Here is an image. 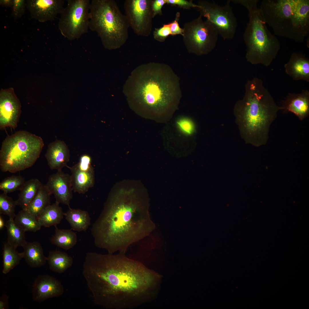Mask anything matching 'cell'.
Returning <instances> with one entry per match:
<instances>
[{
    "label": "cell",
    "instance_id": "cell-26",
    "mask_svg": "<svg viewBox=\"0 0 309 309\" xmlns=\"http://www.w3.org/2000/svg\"><path fill=\"white\" fill-rule=\"evenodd\" d=\"M52 194L46 185H42L26 210L37 218L50 205V196Z\"/></svg>",
    "mask_w": 309,
    "mask_h": 309
},
{
    "label": "cell",
    "instance_id": "cell-4",
    "mask_svg": "<svg viewBox=\"0 0 309 309\" xmlns=\"http://www.w3.org/2000/svg\"><path fill=\"white\" fill-rule=\"evenodd\" d=\"M243 98L235 108L236 119L245 142L256 146L265 144L270 127L280 110L262 80L255 78L245 85Z\"/></svg>",
    "mask_w": 309,
    "mask_h": 309
},
{
    "label": "cell",
    "instance_id": "cell-31",
    "mask_svg": "<svg viewBox=\"0 0 309 309\" xmlns=\"http://www.w3.org/2000/svg\"><path fill=\"white\" fill-rule=\"evenodd\" d=\"M25 182L24 178L20 175L7 177L0 183V189L7 194L17 190L20 191Z\"/></svg>",
    "mask_w": 309,
    "mask_h": 309
},
{
    "label": "cell",
    "instance_id": "cell-1",
    "mask_svg": "<svg viewBox=\"0 0 309 309\" xmlns=\"http://www.w3.org/2000/svg\"><path fill=\"white\" fill-rule=\"evenodd\" d=\"M82 274L94 303L108 309H132L146 303L161 279L157 273L121 253H86Z\"/></svg>",
    "mask_w": 309,
    "mask_h": 309
},
{
    "label": "cell",
    "instance_id": "cell-13",
    "mask_svg": "<svg viewBox=\"0 0 309 309\" xmlns=\"http://www.w3.org/2000/svg\"><path fill=\"white\" fill-rule=\"evenodd\" d=\"M64 0H27L31 17L41 22L54 20L64 9Z\"/></svg>",
    "mask_w": 309,
    "mask_h": 309
},
{
    "label": "cell",
    "instance_id": "cell-20",
    "mask_svg": "<svg viewBox=\"0 0 309 309\" xmlns=\"http://www.w3.org/2000/svg\"><path fill=\"white\" fill-rule=\"evenodd\" d=\"M68 168L71 171L72 188L74 192L84 194L94 186L95 183L94 171L89 172L82 171L75 165Z\"/></svg>",
    "mask_w": 309,
    "mask_h": 309
},
{
    "label": "cell",
    "instance_id": "cell-12",
    "mask_svg": "<svg viewBox=\"0 0 309 309\" xmlns=\"http://www.w3.org/2000/svg\"><path fill=\"white\" fill-rule=\"evenodd\" d=\"M152 0H126L124 4L125 15L137 35L147 37L150 34L153 17Z\"/></svg>",
    "mask_w": 309,
    "mask_h": 309
},
{
    "label": "cell",
    "instance_id": "cell-8",
    "mask_svg": "<svg viewBox=\"0 0 309 309\" xmlns=\"http://www.w3.org/2000/svg\"><path fill=\"white\" fill-rule=\"evenodd\" d=\"M44 144L40 136L20 130L7 136L0 151V169L12 173L31 167L39 157Z\"/></svg>",
    "mask_w": 309,
    "mask_h": 309
},
{
    "label": "cell",
    "instance_id": "cell-19",
    "mask_svg": "<svg viewBox=\"0 0 309 309\" xmlns=\"http://www.w3.org/2000/svg\"><path fill=\"white\" fill-rule=\"evenodd\" d=\"M284 67L286 74L293 80L309 82V60L303 54L292 53Z\"/></svg>",
    "mask_w": 309,
    "mask_h": 309
},
{
    "label": "cell",
    "instance_id": "cell-2",
    "mask_svg": "<svg viewBox=\"0 0 309 309\" xmlns=\"http://www.w3.org/2000/svg\"><path fill=\"white\" fill-rule=\"evenodd\" d=\"M134 187L116 186L91 229L95 246L113 254H126L128 248L147 235L151 224L146 197Z\"/></svg>",
    "mask_w": 309,
    "mask_h": 309
},
{
    "label": "cell",
    "instance_id": "cell-27",
    "mask_svg": "<svg viewBox=\"0 0 309 309\" xmlns=\"http://www.w3.org/2000/svg\"><path fill=\"white\" fill-rule=\"evenodd\" d=\"M54 234L50 241L53 244L66 250L73 247L76 244L77 236L76 233L69 229H60L55 227Z\"/></svg>",
    "mask_w": 309,
    "mask_h": 309
},
{
    "label": "cell",
    "instance_id": "cell-21",
    "mask_svg": "<svg viewBox=\"0 0 309 309\" xmlns=\"http://www.w3.org/2000/svg\"><path fill=\"white\" fill-rule=\"evenodd\" d=\"M23 247V258L29 266L37 268L45 264L47 257L44 256L43 248L39 242H27Z\"/></svg>",
    "mask_w": 309,
    "mask_h": 309
},
{
    "label": "cell",
    "instance_id": "cell-29",
    "mask_svg": "<svg viewBox=\"0 0 309 309\" xmlns=\"http://www.w3.org/2000/svg\"><path fill=\"white\" fill-rule=\"evenodd\" d=\"M7 234V242L15 248L19 246L22 247L27 241L25 232L15 222L14 219H9L5 223Z\"/></svg>",
    "mask_w": 309,
    "mask_h": 309
},
{
    "label": "cell",
    "instance_id": "cell-35",
    "mask_svg": "<svg viewBox=\"0 0 309 309\" xmlns=\"http://www.w3.org/2000/svg\"><path fill=\"white\" fill-rule=\"evenodd\" d=\"M75 165L79 170L82 171L89 172L94 171L92 165L91 158L87 154L82 155L79 162Z\"/></svg>",
    "mask_w": 309,
    "mask_h": 309
},
{
    "label": "cell",
    "instance_id": "cell-6",
    "mask_svg": "<svg viewBox=\"0 0 309 309\" xmlns=\"http://www.w3.org/2000/svg\"><path fill=\"white\" fill-rule=\"evenodd\" d=\"M258 0H235V4L245 7L249 20L243 35L246 47V58L253 64L269 66L280 48L277 37L268 29L259 8Z\"/></svg>",
    "mask_w": 309,
    "mask_h": 309
},
{
    "label": "cell",
    "instance_id": "cell-18",
    "mask_svg": "<svg viewBox=\"0 0 309 309\" xmlns=\"http://www.w3.org/2000/svg\"><path fill=\"white\" fill-rule=\"evenodd\" d=\"M45 157L52 170L61 171L64 167H68L67 163L70 160V151L63 141L56 140L49 144Z\"/></svg>",
    "mask_w": 309,
    "mask_h": 309
},
{
    "label": "cell",
    "instance_id": "cell-30",
    "mask_svg": "<svg viewBox=\"0 0 309 309\" xmlns=\"http://www.w3.org/2000/svg\"><path fill=\"white\" fill-rule=\"evenodd\" d=\"M14 220L25 232H35L40 229L41 227L37 217L25 210L22 209L19 211Z\"/></svg>",
    "mask_w": 309,
    "mask_h": 309
},
{
    "label": "cell",
    "instance_id": "cell-16",
    "mask_svg": "<svg viewBox=\"0 0 309 309\" xmlns=\"http://www.w3.org/2000/svg\"><path fill=\"white\" fill-rule=\"evenodd\" d=\"M20 106L17 99L10 93L2 91L0 94V128L9 127L14 129L17 126Z\"/></svg>",
    "mask_w": 309,
    "mask_h": 309
},
{
    "label": "cell",
    "instance_id": "cell-34",
    "mask_svg": "<svg viewBox=\"0 0 309 309\" xmlns=\"http://www.w3.org/2000/svg\"><path fill=\"white\" fill-rule=\"evenodd\" d=\"M172 35L171 23L164 24L159 28H156L153 32L154 38L157 41L163 42L167 37Z\"/></svg>",
    "mask_w": 309,
    "mask_h": 309
},
{
    "label": "cell",
    "instance_id": "cell-24",
    "mask_svg": "<svg viewBox=\"0 0 309 309\" xmlns=\"http://www.w3.org/2000/svg\"><path fill=\"white\" fill-rule=\"evenodd\" d=\"M42 185L37 179H32L25 181L16 201L17 205H19L22 209L26 210Z\"/></svg>",
    "mask_w": 309,
    "mask_h": 309
},
{
    "label": "cell",
    "instance_id": "cell-41",
    "mask_svg": "<svg viewBox=\"0 0 309 309\" xmlns=\"http://www.w3.org/2000/svg\"><path fill=\"white\" fill-rule=\"evenodd\" d=\"M13 0H0V5L3 7L12 8Z\"/></svg>",
    "mask_w": 309,
    "mask_h": 309
},
{
    "label": "cell",
    "instance_id": "cell-9",
    "mask_svg": "<svg viewBox=\"0 0 309 309\" xmlns=\"http://www.w3.org/2000/svg\"><path fill=\"white\" fill-rule=\"evenodd\" d=\"M90 0H68L60 14L58 28L69 40L78 39L88 32Z\"/></svg>",
    "mask_w": 309,
    "mask_h": 309
},
{
    "label": "cell",
    "instance_id": "cell-7",
    "mask_svg": "<svg viewBox=\"0 0 309 309\" xmlns=\"http://www.w3.org/2000/svg\"><path fill=\"white\" fill-rule=\"evenodd\" d=\"M129 27L114 1H90L89 28L97 33L105 48L116 49L123 45L128 39Z\"/></svg>",
    "mask_w": 309,
    "mask_h": 309
},
{
    "label": "cell",
    "instance_id": "cell-23",
    "mask_svg": "<svg viewBox=\"0 0 309 309\" xmlns=\"http://www.w3.org/2000/svg\"><path fill=\"white\" fill-rule=\"evenodd\" d=\"M47 260L49 269L53 272L64 273L72 265L73 260L66 253L59 250L49 251Z\"/></svg>",
    "mask_w": 309,
    "mask_h": 309
},
{
    "label": "cell",
    "instance_id": "cell-14",
    "mask_svg": "<svg viewBox=\"0 0 309 309\" xmlns=\"http://www.w3.org/2000/svg\"><path fill=\"white\" fill-rule=\"evenodd\" d=\"M45 185L54 194L56 202L70 206L73 191L70 175L62 171H57L49 177Z\"/></svg>",
    "mask_w": 309,
    "mask_h": 309
},
{
    "label": "cell",
    "instance_id": "cell-37",
    "mask_svg": "<svg viewBox=\"0 0 309 309\" xmlns=\"http://www.w3.org/2000/svg\"><path fill=\"white\" fill-rule=\"evenodd\" d=\"M166 3L177 5L185 9L191 7L197 8L198 5L193 3L191 1H189L185 0H165Z\"/></svg>",
    "mask_w": 309,
    "mask_h": 309
},
{
    "label": "cell",
    "instance_id": "cell-5",
    "mask_svg": "<svg viewBox=\"0 0 309 309\" xmlns=\"http://www.w3.org/2000/svg\"><path fill=\"white\" fill-rule=\"evenodd\" d=\"M259 8L275 35L300 43L308 35L309 0H263Z\"/></svg>",
    "mask_w": 309,
    "mask_h": 309
},
{
    "label": "cell",
    "instance_id": "cell-39",
    "mask_svg": "<svg viewBox=\"0 0 309 309\" xmlns=\"http://www.w3.org/2000/svg\"><path fill=\"white\" fill-rule=\"evenodd\" d=\"M179 16V13L178 12L176 15L175 19L171 23V29L172 35L177 34H180L182 36L183 35V29L180 27L178 23Z\"/></svg>",
    "mask_w": 309,
    "mask_h": 309
},
{
    "label": "cell",
    "instance_id": "cell-17",
    "mask_svg": "<svg viewBox=\"0 0 309 309\" xmlns=\"http://www.w3.org/2000/svg\"><path fill=\"white\" fill-rule=\"evenodd\" d=\"M280 106L284 112L292 113L303 120L309 114V91L304 90L298 94L288 93Z\"/></svg>",
    "mask_w": 309,
    "mask_h": 309
},
{
    "label": "cell",
    "instance_id": "cell-3",
    "mask_svg": "<svg viewBox=\"0 0 309 309\" xmlns=\"http://www.w3.org/2000/svg\"><path fill=\"white\" fill-rule=\"evenodd\" d=\"M123 92L135 110L152 116H170L181 96L179 80L167 64L150 62L132 72Z\"/></svg>",
    "mask_w": 309,
    "mask_h": 309
},
{
    "label": "cell",
    "instance_id": "cell-40",
    "mask_svg": "<svg viewBox=\"0 0 309 309\" xmlns=\"http://www.w3.org/2000/svg\"><path fill=\"white\" fill-rule=\"evenodd\" d=\"M9 296L6 294H3L0 298V309H9L8 299Z\"/></svg>",
    "mask_w": 309,
    "mask_h": 309
},
{
    "label": "cell",
    "instance_id": "cell-38",
    "mask_svg": "<svg viewBox=\"0 0 309 309\" xmlns=\"http://www.w3.org/2000/svg\"><path fill=\"white\" fill-rule=\"evenodd\" d=\"M166 3L165 0H152V7L153 18L158 14L162 15L161 9Z\"/></svg>",
    "mask_w": 309,
    "mask_h": 309
},
{
    "label": "cell",
    "instance_id": "cell-33",
    "mask_svg": "<svg viewBox=\"0 0 309 309\" xmlns=\"http://www.w3.org/2000/svg\"><path fill=\"white\" fill-rule=\"evenodd\" d=\"M26 7V0H13L11 15L15 20L21 18L23 15Z\"/></svg>",
    "mask_w": 309,
    "mask_h": 309
},
{
    "label": "cell",
    "instance_id": "cell-22",
    "mask_svg": "<svg viewBox=\"0 0 309 309\" xmlns=\"http://www.w3.org/2000/svg\"><path fill=\"white\" fill-rule=\"evenodd\" d=\"M68 211L64 213L71 229L78 232H85L91 223V218L88 212L80 209L71 208L68 207Z\"/></svg>",
    "mask_w": 309,
    "mask_h": 309
},
{
    "label": "cell",
    "instance_id": "cell-42",
    "mask_svg": "<svg viewBox=\"0 0 309 309\" xmlns=\"http://www.w3.org/2000/svg\"><path fill=\"white\" fill-rule=\"evenodd\" d=\"M5 224L2 217L0 216V229L2 230L5 226Z\"/></svg>",
    "mask_w": 309,
    "mask_h": 309
},
{
    "label": "cell",
    "instance_id": "cell-11",
    "mask_svg": "<svg viewBox=\"0 0 309 309\" xmlns=\"http://www.w3.org/2000/svg\"><path fill=\"white\" fill-rule=\"evenodd\" d=\"M228 0L223 6L207 1H199L197 8L200 15L215 28L219 35L224 39L230 40L234 37L237 27V21Z\"/></svg>",
    "mask_w": 309,
    "mask_h": 309
},
{
    "label": "cell",
    "instance_id": "cell-15",
    "mask_svg": "<svg viewBox=\"0 0 309 309\" xmlns=\"http://www.w3.org/2000/svg\"><path fill=\"white\" fill-rule=\"evenodd\" d=\"M64 292V288L61 282L48 275L38 276L32 286L33 299L38 302L59 297Z\"/></svg>",
    "mask_w": 309,
    "mask_h": 309
},
{
    "label": "cell",
    "instance_id": "cell-32",
    "mask_svg": "<svg viewBox=\"0 0 309 309\" xmlns=\"http://www.w3.org/2000/svg\"><path fill=\"white\" fill-rule=\"evenodd\" d=\"M7 194L3 192L0 195V213L7 215L9 219H14L16 215L15 209L17 204L16 201Z\"/></svg>",
    "mask_w": 309,
    "mask_h": 309
},
{
    "label": "cell",
    "instance_id": "cell-25",
    "mask_svg": "<svg viewBox=\"0 0 309 309\" xmlns=\"http://www.w3.org/2000/svg\"><path fill=\"white\" fill-rule=\"evenodd\" d=\"M64 213L59 203L56 202L47 207L37 218L41 226L55 227L63 219Z\"/></svg>",
    "mask_w": 309,
    "mask_h": 309
},
{
    "label": "cell",
    "instance_id": "cell-36",
    "mask_svg": "<svg viewBox=\"0 0 309 309\" xmlns=\"http://www.w3.org/2000/svg\"><path fill=\"white\" fill-rule=\"evenodd\" d=\"M177 124L180 130L185 134H192L194 131L193 124L188 119L185 118L180 119L177 121Z\"/></svg>",
    "mask_w": 309,
    "mask_h": 309
},
{
    "label": "cell",
    "instance_id": "cell-28",
    "mask_svg": "<svg viewBox=\"0 0 309 309\" xmlns=\"http://www.w3.org/2000/svg\"><path fill=\"white\" fill-rule=\"evenodd\" d=\"M2 273L6 274L17 266L23 258V252L19 253L16 249L7 242L4 243L3 248Z\"/></svg>",
    "mask_w": 309,
    "mask_h": 309
},
{
    "label": "cell",
    "instance_id": "cell-10",
    "mask_svg": "<svg viewBox=\"0 0 309 309\" xmlns=\"http://www.w3.org/2000/svg\"><path fill=\"white\" fill-rule=\"evenodd\" d=\"M200 15L184 26L183 40L190 53L201 56L207 54L215 47L219 35L213 27Z\"/></svg>",
    "mask_w": 309,
    "mask_h": 309
}]
</instances>
